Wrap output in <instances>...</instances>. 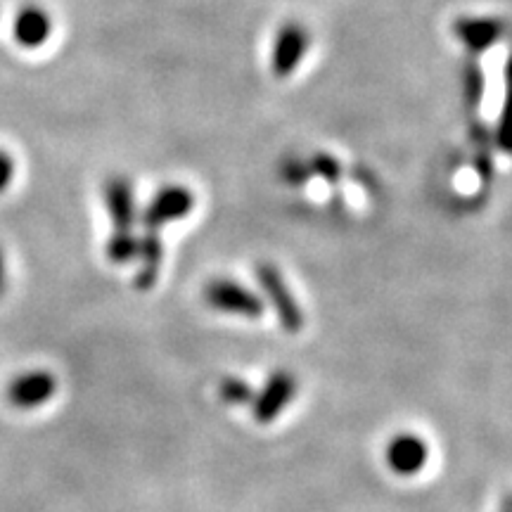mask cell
Here are the masks:
<instances>
[{"instance_id":"16","label":"cell","mask_w":512,"mask_h":512,"mask_svg":"<svg viewBox=\"0 0 512 512\" xmlns=\"http://www.w3.org/2000/svg\"><path fill=\"white\" fill-rule=\"evenodd\" d=\"M313 171H316L318 176H323L325 181H330V183H335L339 176H342V171H339V164H337V159L335 157H330V155H318V157H313Z\"/></svg>"},{"instance_id":"14","label":"cell","mask_w":512,"mask_h":512,"mask_svg":"<svg viewBox=\"0 0 512 512\" xmlns=\"http://www.w3.org/2000/svg\"><path fill=\"white\" fill-rule=\"evenodd\" d=\"M219 394L221 399L230 403V406H247V403L254 401V389L249 387L247 382L238 380V377H226L219 384Z\"/></svg>"},{"instance_id":"15","label":"cell","mask_w":512,"mask_h":512,"mask_svg":"<svg viewBox=\"0 0 512 512\" xmlns=\"http://www.w3.org/2000/svg\"><path fill=\"white\" fill-rule=\"evenodd\" d=\"M465 83H467V100H470V105L475 107V110H479V102H482V91H484V79L477 64H467Z\"/></svg>"},{"instance_id":"7","label":"cell","mask_w":512,"mask_h":512,"mask_svg":"<svg viewBox=\"0 0 512 512\" xmlns=\"http://www.w3.org/2000/svg\"><path fill=\"white\" fill-rule=\"evenodd\" d=\"M384 458H387L389 470L396 472L399 477H413L427 465L430 448H427V444L418 437V434L403 432L396 434V437L389 441Z\"/></svg>"},{"instance_id":"4","label":"cell","mask_w":512,"mask_h":512,"mask_svg":"<svg viewBox=\"0 0 512 512\" xmlns=\"http://www.w3.org/2000/svg\"><path fill=\"white\" fill-rule=\"evenodd\" d=\"M204 302H207L211 309L235 313V316L259 318L261 313H264V302H261L252 290L235 283V280H211V283L204 287Z\"/></svg>"},{"instance_id":"8","label":"cell","mask_w":512,"mask_h":512,"mask_svg":"<svg viewBox=\"0 0 512 512\" xmlns=\"http://www.w3.org/2000/svg\"><path fill=\"white\" fill-rule=\"evenodd\" d=\"M105 204L114 223V233H133L136 223V195L124 176L110 178L105 185Z\"/></svg>"},{"instance_id":"9","label":"cell","mask_w":512,"mask_h":512,"mask_svg":"<svg viewBox=\"0 0 512 512\" xmlns=\"http://www.w3.org/2000/svg\"><path fill=\"white\" fill-rule=\"evenodd\" d=\"M453 34L472 53H484L503 34V24L494 17H460L453 24Z\"/></svg>"},{"instance_id":"3","label":"cell","mask_w":512,"mask_h":512,"mask_svg":"<svg viewBox=\"0 0 512 512\" xmlns=\"http://www.w3.org/2000/svg\"><path fill=\"white\" fill-rule=\"evenodd\" d=\"M192 207H195V195H192V190L185 188V185H164V188L152 197V202L147 204L143 214L145 230L159 233V228L166 226V223L185 219L192 211Z\"/></svg>"},{"instance_id":"11","label":"cell","mask_w":512,"mask_h":512,"mask_svg":"<svg viewBox=\"0 0 512 512\" xmlns=\"http://www.w3.org/2000/svg\"><path fill=\"white\" fill-rule=\"evenodd\" d=\"M138 259L143 266H140L136 275V285L140 290H150L157 280L159 264H162V240H159V233L147 230L145 238L138 240Z\"/></svg>"},{"instance_id":"12","label":"cell","mask_w":512,"mask_h":512,"mask_svg":"<svg viewBox=\"0 0 512 512\" xmlns=\"http://www.w3.org/2000/svg\"><path fill=\"white\" fill-rule=\"evenodd\" d=\"M496 140L503 152L512 155V53L508 57V64H505V100H503L501 119H498Z\"/></svg>"},{"instance_id":"17","label":"cell","mask_w":512,"mask_h":512,"mask_svg":"<svg viewBox=\"0 0 512 512\" xmlns=\"http://www.w3.org/2000/svg\"><path fill=\"white\" fill-rule=\"evenodd\" d=\"M15 178V162L5 150H0V192H5V188L12 183Z\"/></svg>"},{"instance_id":"10","label":"cell","mask_w":512,"mask_h":512,"mask_svg":"<svg viewBox=\"0 0 512 512\" xmlns=\"http://www.w3.org/2000/svg\"><path fill=\"white\" fill-rule=\"evenodd\" d=\"M50 31H53L50 15L43 8H34V5L19 12L15 24H12L15 41L24 48H41L50 38Z\"/></svg>"},{"instance_id":"13","label":"cell","mask_w":512,"mask_h":512,"mask_svg":"<svg viewBox=\"0 0 512 512\" xmlns=\"http://www.w3.org/2000/svg\"><path fill=\"white\" fill-rule=\"evenodd\" d=\"M107 256L114 264H126V261L136 259L138 256V240L133 233H112L110 242H107Z\"/></svg>"},{"instance_id":"5","label":"cell","mask_w":512,"mask_h":512,"mask_svg":"<svg viewBox=\"0 0 512 512\" xmlns=\"http://www.w3.org/2000/svg\"><path fill=\"white\" fill-rule=\"evenodd\" d=\"M294 394H297V377L287 373V370H278V373H273L266 380L264 389L254 396L252 401L254 420L261 422V425L273 422L287 406H290Z\"/></svg>"},{"instance_id":"2","label":"cell","mask_w":512,"mask_h":512,"mask_svg":"<svg viewBox=\"0 0 512 512\" xmlns=\"http://www.w3.org/2000/svg\"><path fill=\"white\" fill-rule=\"evenodd\" d=\"M311 36L309 29L302 27L299 22H287L278 29L273 41L271 53V69L278 79H287L294 74V69L302 64V60L309 53Z\"/></svg>"},{"instance_id":"6","label":"cell","mask_w":512,"mask_h":512,"mask_svg":"<svg viewBox=\"0 0 512 512\" xmlns=\"http://www.w3.org/2000/svg\"><path fill=\"white\" fill-rule=\"evenodd\" d=\"M57 392V380L48 370H27V373L17 375L8 384V401L15 408L31 411V408L43 406L53 399Z\"/></svg>"},{"instance_id":"1","label":"cell","mask_w":512,"mask_h":512,"mask_svg":"<svg viewBox=\"0 0 512 512\" xmlns=\"http://www.w3.org/2000/svg\"><path fill=\"white\" fill-rule=\"evenodd\" d=\"M256 280H259L261 290L271 302L275 316H278L280 325H283L285 332H299L304 328V311L299 309L297 299L287 287L285 278L280 275L278 268L273 264H259L256 266Z\"/></svg>"},{"instance_id":"18","label":"cell","mask_w":512,"mask_h":512,"mask_svg":"<svg viewBox=\"0 0 512 512\" xmlns=\"http://www.w3.org/2000/svg\"><path fill=\"white\" fill-rule=\"evenodd\" d=\"M5 283H8V268H5V254L0 249V294L5 292Z\"/></svg>"}]
</instances>
